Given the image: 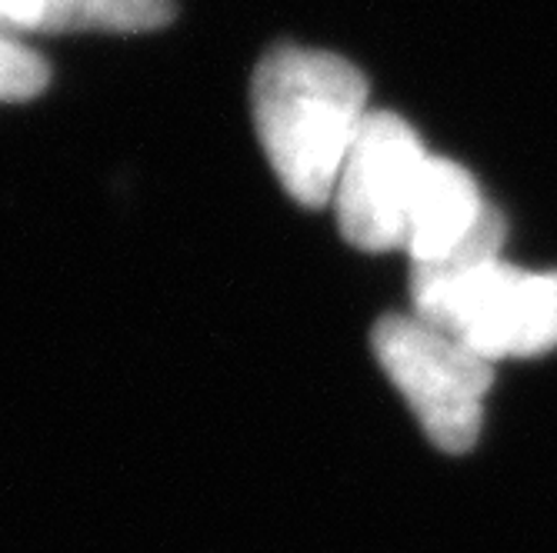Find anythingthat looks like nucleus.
Here are the masks:
<instances>
[{
	"instance_id": "1",
	"label": "nucleus",
	"mask_w": 557,
	"mask_h": 553,
	"mask_svg": "<svg viewBox=\"0 0 557 553\" xmlns=\"http://www.w3.org/2000/svg\"><path fill=\"white\" fill-rule=\"evenodd\" d=\"M250 108L281 187L300 208H327L344 158L368 121V77L327 50L281 43L261 58Z\"/></svg>"
},
{
	"instance_id": "2",
	"label": "nucleus",
	"mask_w": 557,
	"mask_h": 553,
	"mask_svg": "<svg viewBox=\"0 0 557 553\" xmlns=\"http://www.w3.org/2000/svg\"><path fill=\"white\" fill-rule=\"evenodd\" d=\"M414 317L454 334L491 364L557 347V271L534 274L491 257L461 267L411 264Z\"/></svg>"
},
{
	"instance_id": "3",
	"label": "nucleus",
	"mask_w": 557,
	"mask_h": 553,
	"mask_svg": "<svg viewBox=\"0 0 557 553\" xmlns=\"http://www.w3.org/2000/svg\"><path fill=\"white\" fill-rule=\"evenodd\" d=\"M371 347L428 440L444 454H468L481 433L494 364L414 314L381 317L371 330Z\"/></svg>"
},
{
	"instance_id": "4",
	"label": "nucleus",
	"mask_w": 557,
	"mask_h": 553,
	"mask_svg": "<svg viewBox=\"0 0 557 553\" xmlns=\"http://www.w3.org/2000/svg\"><path fill=\"white\" fill-rule=\"evenodd\" d=\"M428 161V147L408 121L391 111L368 114L331 197L347 243L368 254L404 250Z\"/></svg>"
},
{
	"instance_id": "5",
	"label": "nucleus",
	"mask_w": 557,
	"mask_h": 553,
	"mask_svg": "<svg viewBox=\"0 0 557 553\" xmlns=\"http://www.w3.org/2000/svg\"><path fill=\"white\" fill-rule=\"evenodd\" d=\"M487 208L491 204L478 180L458 161L431 154L411 208L408 243H404L411 264H434L454 254L478 230Z\"/></svg>"
},
{
	"instance_id": "6",
	"label": "nucleus",
	"mask_w": 557,
	"mask_h": 553,
	"mask_svg": "<svg viewBox=\"0 0 557 553\" xmlns=\"http://www.w3.org/2000/svg\"><path fill=\"white\" fill-rule=\"evenodd\" d=\"M174 17V0H0L4 34L154 30Z\"/></svg>"
},
{
	"instance_id": "7",
	"label": "nucleus",
	"mask_w": 557,
	"mask_h": 553,
	"mask_svg": "<svg viewBox=\"0 0 557 553\" xmlns=\"http://www.w3.org/2000/svg\"><path fill=\"white\" fill-rule=\"evenodd\" d=\"M50 80V67L21 37L0 30V100H30Z\"/></svg>"
}]
</instances>
